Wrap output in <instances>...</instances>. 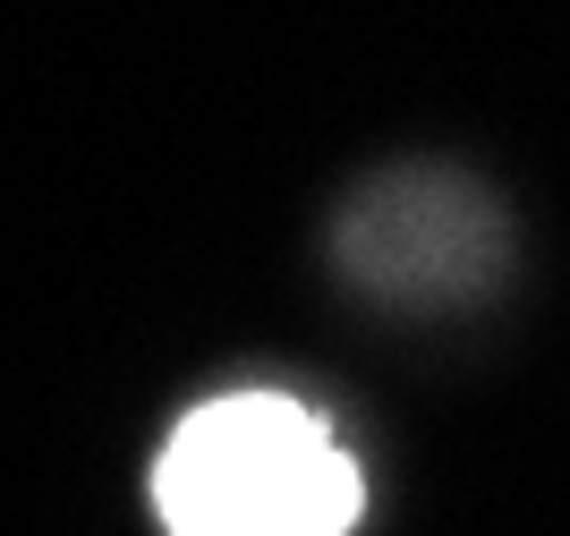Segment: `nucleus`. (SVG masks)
Wrapping results in <instances>:
<instances>
[{"label": "nucleus", "instance_id": "2", "mask_svg": "<svg viewBox=\"0 0 570 536\" xmlns=\"http://www.w3.org/2000/svg\"><path fill=\"white\" fill-rule=\"evenodd\" d=\"M485 238H494L485 231V205L452 179H392L350 213V264L375 281V290H401V299L409 290H452V281H469L460 264L434 256V247L485 264Z\"/></svg>", "mask_w": 570, "mask_h": 536}, {"label": "nucleus", "instance_id": "1", "mask_svg": "<svg viewBox=\"0 0 570 536\" xmlns=\"http://www.w3.org/2000/svg\"><path fill=\"white\" fill-rule=\"evenodd\" d=\"M154 503L170 536H350L357 460L315 409L282 392H230L170 435Z\"/></svg>", "mask_w": 570, "mask_h": 536}]
</instances>
